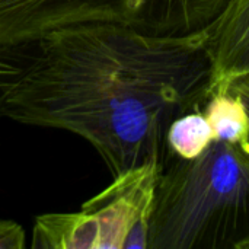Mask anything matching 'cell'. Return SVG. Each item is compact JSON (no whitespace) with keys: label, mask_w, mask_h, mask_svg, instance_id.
Listing matches in <instances>:
<instances>
[{"label":"cell","mask_w":249,"mask_h":249,"mask_svg":"<svg viewBox=\"0 0 249 249\" xmlns=\"http://www.w3.org/2000/svg\"><path fill=\"white\" fill-rule=\"evenodd\" d=\"M213 89L204 36L86 23L35 41L34 61L4 117L85 139L117 177L150 162L162 166L171 124L203 111Z\"/></svg>","instance_id":"obj_1"},{"label":"cell","mask_w":249,"mask_h":249,"mask_svg":"<svg viewBox=\"0 0 249 249\" xmlns=\"http://www.w3.org/2000/svg\"><path fill=\"white\" fill-rule=\"evenodd\" d=\"M249 249V153L214 139L162 162L147 249Z\"/></svg>","instance_id":"obj_2"},{"label":"cell","mask_w":249,"mask_h":249,"mask_svg":"<svg viewBox=\"0 0 249 249\" xmlns=\"http://www.w3.org/2000/svg\"><path fill=\"white\" fill-rule=\"evenodd\" d=\"M229 0H0V41L35 42L48 32L115 23L168 38L204 36Z\"/></svg>","instance_id":"obj_3"},{"label":"cell","mask_w":249,"mask_h":249,"mask_svg":"<svg viewBox=\"0 0 249 249\" xmlns=\"http://www.w3.org/2000/svg\"><path fill=\"white\" fill-rule=\"evenodd\" d=\"M160 165L150 162L114 177L79 212L50 213L34 222L36 249H147Z\"/></svg>","instance_id":"obj_4"},{"label":"cell","mask_w":249,"mask_h":249,"mask_svg":"<svg viewBox=\"0 0 249 249\" xmlns=\"http://www.w3.org/2000/svg\"><path fill=\"white\" fill-rule=\"evenodd\" d=\"M214 86L249 73V0H229L204 35Z\"/></svg>","instance_id":"obj_5"},{"label":"cell","mask_w":249,"mask_h":249,"mask_svg":"<svg viewBox=\"0 0 249 249\" xmlns=\"http://www.w3.org/2000/svg\"><path fill=\"white\" fill-rule=\"evenodd\" d=\"M214 139L229 142L249 153V118L239 96L228 89V85H217L203 108Z\"/></svg>","instance_id":"obj_6"},{"label":"cell","mask_w":249,"mask_h":249,"mask_svg":"<svg viewBox=\"0 0 249 249\" xmlns=\"http://www.w3.org/2000/svg\"><path fill=\"white\" fill-rule=\"evenodd\" d=\"M213 140V128L203 111L190 112L177 118L166 134L168 152L182 159L197 158Z\"/></svg>","instance_id":"obj_7"},{"label":"cell","mask_w":249,"mask_h":249,"mask_svg":"<svg viewBox=\"0 0 249 249\" xmlns=\"http://www.w3.org/2000/svg\"><path fill=\"white\" fill-rule=\"evenodd\" d=\"M35 55V42L9 44L0 41V118L9 96L25 77Z\"/></svg>","instance_id":"obj_8"},{"label":"cell","mask_w":249,"mask_h":249,"mask_svg":"<svg viewBox=\"0 0 249 249\" xmlns=\"http://www.w3.org/2000/svg\"><path fill=\"white\" fill-rule=\"evenodd\" d=\"M25 247V232L22 226L12 220H0V249H22Z\"/></svg>","instance_id":"obj_9"},{"label":"cell","mask_w":249,"mask_h":249,"mask_svg":"<svg viewBox=\"0 0 249 249\" xmlns=\"http://www.w3.org/2000/svg\"><path fill=\"white\" fill-rule=\"evenodd\" d=\"M225 85H228V89L232 93L239 96L249 118V73L235 76L231 80H228V83H225Z\"/></svg>","instance_id":"obj_10"}]
</instances>
